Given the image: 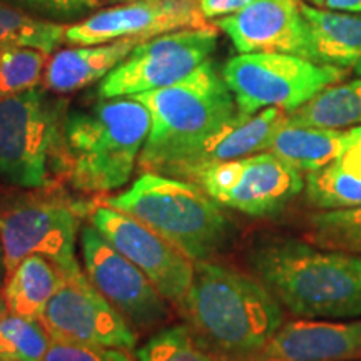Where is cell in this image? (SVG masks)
Wrapping results in <instances>:
<instances>
[{
    "label": "cell",
    "mask_w": 361,
    "mask_h": 361,
    "mask_svg": "<svg viewBox=\"0 0 361 361\" xmlns=\"http://www.w3.org/2000/svg\"><path fill=\"white\" fill-rule=\"evenodd\" d=\"M311 27L319 64L350 69L361 75V13L338 12L301 2Z\"/></svg>",
    "instance_id": "d6986e66"
},
{
    "label": "cell",
    "mask_w": 361,
    "mask_h": 361,
    "mask_svg": "<svg viewBox=\"0 0 361 361\" xmlns=\"http://www.w3.org/2000/svg\"><path fill=\"white\" fill-rule=\"evenodd\" d=\"M216 45L218 30L214 27L180 29L142 40L104 78L99 96H134L179 82L207 61Z\"/></svg>",
    "instance_id": "9c48e42d"
},
{
    "label": "cell",
    "mask_w": 361,
    "mask_h": 361,
    "mask_svg": "<svg viewBox=\"0 0 361 361\" xmlns=\"http://www.w3.org/2000/svg\"><path fill=\"white\" fill-rule=\"evenodd\" d=\"M324 7L329 11L361 13V0H324Z\"/></svg>",
    "instance_id": "1f68e13d"
},
{
    "label": "cell",
    "mask_w": 361,
    "mask_h": 361,
    "mask_svg": "<svg viewBox=\"0 0 361 361\" xmlns=\"http://www.w3.org/2000/svg\"><path fill=\"white\" fill-rule=\"evenodd\" d=\"M51 341L40 322L8 313L0 319V361H42Z\"/></svg>",
    "instance_id": "484cf974"
},
{
    "label": "cell",
    "mask_w": 361,
    "mask_h": 361,
    "mask_svg": "<svg viewBox=\"0 0 361 361\" xmlns=\"http://www.w3.org/2000/svg\"><path fill=\"white\" fill-rule=\"evenodd\" d=\"M219 361H264V360L261 358L258 353V355H252V356H246V358H221Z\"/></svg>",
    "instance_id": "836d02e7"
},
{
    "label": "cell",
    "mask_w": 361,
    "mask_h": 361,
    "mask_svg": "<svg viewBox=\"0 0 361 361\" xmlns=\"http://www.w3.org/2000/svg\"><path fill=\"white\" fill-rule=\"evenodd\" d=\"M129 97L151 116L139 164L162 176L239 114L223 72L209 59L179 82Z\"/></svg>",
    "instance_id": "277c9868"
},
{
    "label": "cell",
    "mask_w": 361,
    "mask_h": 361,
    "mask_svg": "<svg viewBox=\"0 0 361 361\" xmlns=\"http://www.w3.org/2000/svg\"><path fill=\"white\" fill-rule=\"evenodd\" d=\"M49 54L32 47L0 49V99H6L42 82Z\"/></svg>",
    "instance_id": "4316f807"
},
{
    "label": "cell",
    "mask_w": 361,
    "mask_h": 361,
    "mask_svg": "<svg viewBox=\"0 0 361 361\" xmlns=\"http://www.w3.org/2000/svg\"><path fill=\"white\" fill-rule=\"evenodd\" d=\"M24 11L35 12L44 19H74L101 6L106 0H8Z\"/></svg>",
    "instance_id": "f546056e"
},
{
    "label": "cell",
    "mask_w": 361,
    "mask_h": 361,
    "mask_svg": "<svg viewBox=\"0 0 361 361\" xmlns=\"http://www.w3.org/2000/svg\"><path fill=\"white\" fill-rule=\"evenodd\" d=\"M259 356L264 361H361V319L290 322L278 329Z\"/></svg>",
    "instance_id": "e0dca14e"
},
{
    "label": "cell",
    "mask_w": 361,
    "mask_h": 361,
    "mask_svg": "<svg viewBox=\"0 0 361 361\" xmlns=\"http://www.w3.org/2000/svg\"><path fill=\"white\" fill-rule=\"evenodd\" d=\"M221 72L239 112L247 116L268 107L291 112L345 78L340 67L273 52L239 54Z\"/></svg>",
    "instance_id": "52a82bcc"
},
{
    "label": "cell",
    "mask_w": 361,
    "mask_h": 361,
    "mask_svg": "<svg viewBox=\"0 0 361 361\" xmlns=\"http://www.w3.org/2000/svg\"><path fill=\"white\" fill-rule=\"evenodd\" d=\"M306 238L323 250L361 255V206L313 214Z\"/></svg>",
    "instance_id": "d4e9b609"
},
{
    "label": "cell",
    "mask_w": 361,
    "mask_h": 361,
    "mask_svg": "<svg viewBox=\"0 0 361 361\" xmlns=\"http://www.w3.org/2000/svg\"><path fill=\"white\" fill-rule=\"evenodd\" d=\"M284 123L286 112L278 107H268L252 116L239 112L231 123L174 164L164 176L192 183L197 174L211 166L269 151L274 134Z\"/></svg>",
    "instance_id": "2e32d148"
},
{
    "label": "cell",
    "mask_w": 361,
    "mask_h": 361,
    "mask_svg": "<svg viewBox=\"0 0 361 361\" xmlns=\"http://www.w3.org/2000/svg\"><path fill=\"white\" fill-rule=\"evenodd\" d=\"M7 314V308H6V301H4L2 293H0V319Z\"/></svg>",
    "instance_id": "e575fe53"
},
{
    "label": "cell",
    "mask_w": 361,
    "mask_h": 361,
    "mask_svg": "<svg viewBox=\"0 0 361 361\" xmlns=\"http://www.w3.org/2000/svg\"><path fill=\"white\" fill-rule=\"evenodd\" d=\"M66 29L61 22L30 16L13 4L0 2V49L32 47L51 54L66 42Z\"/></svg>",
    "instance_id": "cb8c5ba5"
},
{
    "label": "cell",
    "mask_w": 361,
    "mask_h": 361,
    "mask_svg": "<svg viewBox=\"0 0 361 361\" xmlns=\"http://www.w3.org/2000/svg\"><path fill=\"white\" fill-rule=\"evenodd\" d=\"M251 2L252 0H200V7L206 19H214V17L233 16Z\"/></svg>",
    "instance_id": "4dcf8cb0"
},
{
    "label": "cell",
    "mask_w": 361,
    "mask_h": 361,
    "mask_svg": "<svg viewBox=\"0 0 361 361\" xmlns=\"http://www.w3.org/2000/svg\"><path fill=\"white\" fill-rule=\"evenodd\" d=\"M107 206L133 216L192 261H206L231 236L219 202L189 180L144 173L129 191L107 197Z\"/></svg>",
    "instance_id": "5b68a950"
},
{
    "label": "cell",
    "mask_w": 361,
    "mask_h": 361,
    "mask_svg": "<svg viewBox=\"0 0 361 361\" xmlns=\"http://www.w3.org/2000/svg\"><path fill=\"white\" fill-rule=\"evenodd\" d=\"M39 322L56 341L129 351L137 340L128 319L99 293L82 271L67 274Z\"/></svg>",
    "instance_id": "8fae6325"
},
{
    "label": "cell",
    "mask_w": 361,
    "mask_h": 361,
    "mask_svg": "<svg viewBox=\"0 0 361 361\" xmlns=\"http://www.w3.org/2000/svg\"><path fill=\"white\" fill-rule=\"evenodd\" d=\"M146 39H121L114 42L64 49L49 59L42 84L56 94H69L106 78L137 44Z\"/></svg>",
    "instance_id": "ac0fdd59"
},
{
    "label": "cell",
    "mask_w": 361,
    "mask_h": 361,
    "mask_svg": "<svg viewBox=\"0 0 361 361\" xmlns=\"http://www.w3.org/2000/svg\"><path fill=\"white\" fill-rule=\"evenodd\" d=\"M351 144L323 169L306 176V197L319 209L361 206V126L351 128Z\"/></svg>",
    "instance_id": "ffe728a7"
},
{
    "label": "cell",
    "mask_w": 361,
    "mask_h": 361,
    "mask_svg": "<svg viewBox=\"0 0 361 361\" xmlns=\"http://www.w3.org/2000/svg\"><path fill=\"white\" fill-rule=\"evenodd\" d=\"M286 123L324 129L358 128L361 126V78L328 85L303 106L286 112Z\"/></svg>",
    "instance_id": "603a6c76"
},
{
    "label": "cell",
    "mask_w": 361,
    "mask_h": 361,
    "mask_svg": "<svg viewBox=\"0 0 361 361\" xmlns=\"http://www.w3.org/2000/svg\"><path fill=\"white\" fill-rule=\"evenodd\" d=\"M149 129V111L129 96L67 112L56 171L82 192L114 191L129 180Z\"/></svg>",
    "instance_id": "3957f363"
},
{
    "label": "cell",
    "mask_w": 361,
    "mask_h": 361,
    "mask_svg": "<svg viewBox=\"0 0 361 361\" xmlns=\"http://www.w3.org/2000/svg\"><path fill=\"white\" fill-rule=\"evenodd\" d=\"M351 130L284 123L274 134L269 151L300 173H314L340 157L351 144Z\"/></svg>",
    "instance_id": "44dd1931"
},
{
    "label": "cell",
    "mask_w": 361,
    "mask_h": 361,
    "mask_svg": "<svg viewBox=\"0 0 361 361\" xmlns=\"http://www.w3.org/2000/svg\"><path fill=\"white\" fill-rule=\"evenodd\" d=\"M85 274L99 293L135 328L151 329L168 316L162 295L146 274L97 231L85 226L80 233Z\"/></svg>",
    "instance_id": "4fadbf2b"
},
{
    "label": "cell",
    "mask_w": 361,
    "mask_h": 361,
    "mask_svg": "<svg viewBox=\"0 0 361 361\" xmlns=\"http://www.w3.org/2000/svg\"><path fill=\"white\" fill-rule=\"evenodd\" d=\"M66 102L47 89L0 99V176L13 186L45 189L56 171Z\"/></svg>",
    "instance_id": "8992f818"
},
{
    "label": "cell",
    "mask_w": 361,
    "mask_h": 361,
    "mask_svg": "<svg viewBox=\"0 0 361 361\" xmlns=\"http://www.w3.org/2000/svg\"><path fill=\"white\" fill-rule=\"evenodd\" d=\"M192 183L221 206L255 218L281 213L305 188L300 171L271 151L211 166Z\"/></svg>",
    "instance_id": "30bf717a"
},
{
    "label": "cell",
    "mask_w": 361,
    "mask_h": 361,
    "mask_svg": "<svg viewBox=\"0 0 361 361\" xmlns=\"http://www.w3.org/2000/svg\"><path fill=\"white\" fill-rule=\"evenodd\" d=\"M129 2H141V0H129Z\"/></svg>",
    "instance_id": "8d00e7d4"
},
{
    "label": "cell",
    "mask_w": 361,
    "mask_h": 361,
    "mask_svg": "<svg viewBox=\"0 0 361 361\" xmlns=\"http://www.w3.org/2000/svg\"><path fill=\"white\" fill-rule=\"evenodd\" d=\"M197 343L189 326L162 329L135 353V361H219Z\"/></svg>",
    "instance_id": "83f0119b"
},
{
    "label": "cell",
    "mask_w": 361,
    "mask_h": 361,
    "mask_svg": "<svg viewBox=\"0 0 361 361\" xmlns=\"http://www.w3.org/2000/svg\"><path fill=\"white\" fill-rule=\"evenodd\" d=\"M305 2H308L310 6H313V7H319V8H322V7L324 6V0H305Z\"/></svg>",
    "instance_id": "d590c367"
},
{
    "label": "cell",
    "mask_w": 361,
    "mask_h": 361,
    "mask_svg": "<svg viewBox=\"0 0 361 361\" xmlns=\"http://www.w3.org/2000/svg\"><path fill=\"white\" fill-rule=\"evenodd\" d=\"M209 27L200 0H141L106 8L66 29V42L97 45L121 39H151L180 29Z\"/></svg>",
    "instance_id": "5bb4252c"
},
{
    "label": "cell",
    "mask_w": 361,
    "mask_h": 361,
    "mask_svg": "<svg viewBox=\"0 0 361 361\" xmlns=\"http://www.w3.org/2000/svg\"><path fill=\"white\" fill-rule=\"evenodd\" d=\"M247 261L293 314L310 319L361 316V255L269 238L252 247Z\"/></svg>",
    "instance_id": "7a4b0ae2"
},
{
    "label": "cell",
    "mask_w": 361,
    "mask_h": 361,
    "mask_svg": "<svg viewBox=\"0 0 361 361\" xmlns=\"http://www.w3.org/2000/svg\"><path fill=\"white\" fill-rule=\"evenodd\" d=\"M180 308L197 343L219 358L258 355L284 322L281 303L259 279L207 259L194 261Z\"/></svg>",
    "instance_id": "6da1fadb"
},
{
    "label": "cell",
    "mask_w": 361,
    "mask_h": 361,
    "mask_svg": "<svg viewBox=\"0 0 361 361\" xmlns=\"http://www.w3.org/2000/svg\"><path fill=\"white\" fill-rule=\"evenodd\" d=\"M216 25L241 54H290L319 64L300 0H252L243 11L221 17Z\"/></svg>",
    "instance_id": "9a60e30c"
},
{
    "label": "cell",
    "mask_w": 361,
    "mask_h": 361,
    "mask_svg": "<svg viewBox=\"0 0 361 361\" xmlns=\"http://www.w3.org/2000/svg\"><path fill=\"white\" fill-rule=\"evenodd\" d=\"M78 224V206L57 197L34 192L0 196V243L6 279L30 255L54 261L66 276L79 273L74 252Z\"/></svg>",
    "instance_id": "ba28073f"
},
{
    "label": "cell",
    "mask_w": 361,
    "mask_h": 361,
    "mask_svg": "<svg viewBox=\"0 0 361 361\" xmlns=\"http://www.w3.org/2000/svg\"><path fill=\"white\" fill-rule=\"evenodd\" d=\"M42 361H134L128 350L106 346L78 345V343L51 341Z\"/></svg>",
    "instance_id": "f1b7e54d"
},
{
    "label": "cell",
    "mask_w": 361,
    "mask_h": 361,
    "mask_svg": "<svg viewBox=\"0 0 361 361\" xmlns=\"http://www.w3.org/2000/svg\"><path fill=\"white\" fill-rule=\"evenodd\" d=\"M90 221L121 255L146 274L162 298L183 305L194 276L192 259L141 221L111 206H99Z\"/></svg>",
    "instance_id": "7c38bea8"
},
{
    "label": "cell",
    "mask_w": 361,
    "mask_h": 361,
    "mask_svg": "<svg viewBox=\"0 0 361 361\" xmlns=\"http://www.w3.org/2000/svg\"><path fill=\"white\" fill-rule=\"evenodd\" d=\"M64 279L66 274L54 261L40 255L27 256L0 291L7 313L39 322Z\"/></svg>",
    "instance_id": "7402d4cb"
},
{
    "label": "cell",
    "mask_w": 361,
    "mask_h": 361,
    "mask_svg": "<svg viewBox=\"0 0 361 361\" xmlns=\"http://www.w3.org/2000/svg\"><path fill=\"white\" fill-rule=\"evenodd\" d=\"M6 281V266H4V250L2 243H0V286Z\"/></svg>",
    "instance_id": "d6a6232c"
}]
</instances>
